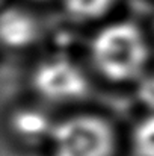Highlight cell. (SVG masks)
Masks as SVG:
<instances>
[{"instance_id":"obj_1","label":"cell","mask_w":154,"mask_h":156,"mask_svg":"<svg viewBox=\"0 0 154 156\" xmlns=\"http://www.w3.org/2000/svg\"><path fill=\"white\" fill-rule=\"evenodd\" d=\"M153 46L145 29L127 18L107 20L88 44V62L94 74L112 85H135L150 68Z\"/></svg>"},{"instance_id":"obj_2","label":"cell","mask_w":154,"mask_h":156,"mask_svg":"<svg viewBox=\"0 0 154 156\" xmlns=\"http://www.w3.org/2000/svg\"><path fill=\"white\" fill-rule=\"evenodd\" d=\"M118 129L97 111H76L56 120L49 147L51 156H116Z\"/></svg>"},{"instance_id":"obj_3","label":"cell","mask_w":154,"mask_h":156,"mask_svg":"<svg viewBox=\"0 0 154 156\" xmlns=\"http://www.w3.org/2000/svg\"><path fill=\"white\" fill-rule=\"evenodd\" d=\"M29 87L44 106H77L88 100L92 82L88 70L65 53H51L35 62Z\"/></svg>"},{"instance_id":"obj_4","label":"cell","mask_w":154,"mask_h":156,"mask_svg":"<svg viewBox=\"0 0 154 156\" xmlns=\"http://www.w3.org/2000/svg\"><path fill=\"white\" fill-rule=\"evenodd\" d=\"M43 23L36 14L21 5L5 6L0 20V38L5 50L23 52L35 47L43 37Z\"/></svg>"},{"instance_id":"obj_5","label":"cell","mask_w":154,"mask_h":156,"mask_svg":"<svg viewBox=\"0 0 154 156\" xmlns=\"http://www.w3.org/2000/svg\"><path fill=\"white\" fill-rule=\"evenodd\" d=\"M54 123L43 103L17 105L8 115V129L11 135L23 144L47 143Z\"/></svg>"},{"instance_id":"obj_6","label":"cell","mask_w":154,"mask_h":156,"mask_svg":"<svg viewBox=\"0 0 154 156\" xmlns=\"http://www.w3.org/2000/svg\"><path fill=\"white\" fill-rule=\"evenodd\" d=\"M118 0H59L62 12L71 23L92 24L107 21Z\"/></svg>"},{"instance_id":"obj_7","label":"cell","mask_w":154,"mask_h":156,"mask_svg":"<svg viewBox=\"0 0 154 156\" xmlns=\"http://www.w3.org/2000/svg\"><path fill=\"white\" fill-rule=\"evenodd\" d=\"M135 156H154V112H145L132 129Z\"/></svg>"},{"instance_id":"obj_8","label":"cell","mask_w":154,"mask_h":156,"mask_svg":"<svg viewBox=\"0 0 154 156\" xmlns=\"http://www.w3.org/2000/svg\"><path fill=\"white\" fill-rule=\"evenodd\" d=\"M138 102L142 105L145 112H154V70L150 68L135 85Z\"/></svg>"},{"instance_id":"obj_9","label":"cell","mask_w":154,"mask_h":156,"mask_svg":"<svg viewBox=\"0 0 154 156\" xmlns=\"http://www.w3.org/2000/svg\"><path fill=\"white\" fill-rule=\"evenodd\" d=\"M26 2H32V3H46V2H50V0H26Z\"/></svg>"}]
</instances>
